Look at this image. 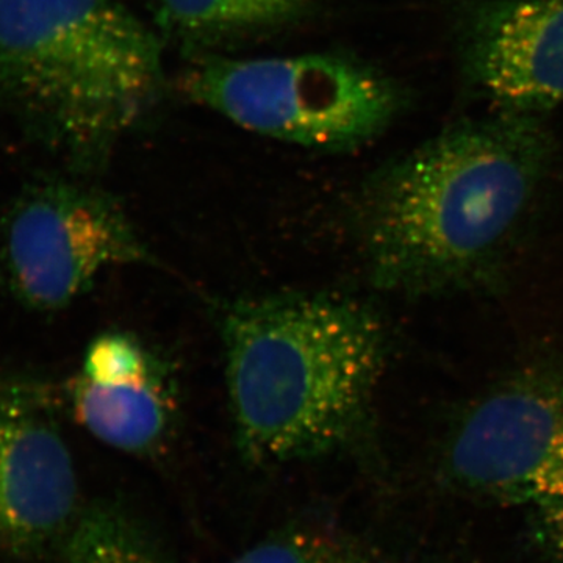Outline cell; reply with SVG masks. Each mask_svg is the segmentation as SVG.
Segmentation results:
<instances>
[{
	"label": "cell",
	"mask_w": 563,
	"mask_h": 563,
	"mask_svg": "<svg viewBox=\"0 0 563 563\" xmlns=\"http://www.w3.org/2000/svg\"><path fill=\"white\" fill-rule=\"evenodd\" d=\"M553 152L543 117L498 110L388 163L357 207L374 285L433 295L479 279L520 224Z\"/></svg>",
	"instance_id": "obj_1"
},
{
	"label": "cell",
	"mask_w": 563,
	"mask_h": 563,
	"mask_svg": "<svg viewBox=\"0 0 563 563\" xmlns=\"http://www.w3.org/2000/svg\"><path fill=\"white\" fill-rule=\"evenodd\" d=\"M220 328L244 461L287 465L357 442L385 358L368 307L329 292L261 296L225 306Z\"/></svg>",
	"instance_id": "obj_2"
},
{
	"label": "cell",
	"mask_w": 563,
	"mask_h": 563,
	"mask_svg": "<svg viewBox=\"0 0 563 563\" xmlns=\"http://www.w3.org/2000/svg\"><path fill=\"white\" fill-rule=\"evenodd\" d=\"M163 80L157 36L118 0H0V98L77 172L101 168Z\"/></svg>",
	"instance_id": "obj_3"
},
{
	"label": "cell",
	"mask_w": 563,
	"mask_h": 563,
	"mask_svg": "<svg viewBox=\"0 0 563 563\" xmlns=\"http://www.w3.org/2000/svg\"><path fill=\"white\" fill-rule=\"evenodd\" d=\"M181 90L246 131L325 151L354 150L376 139L407 102L383 70L342 54L211 55L192 63Z\"/></svg>",
	"instance_id": "obj_4"
},
{
	"label": "cell",
	"mask_w": 563,
	"mask_h": 563,
	"mask_svg": "<svg viewBox=\"0 0 563 563\" xmlns=\"http://www.w3.org/2000/svg\"><path fill=\"white\" fill-rule=\"evenodd\" d=\"M152 263L125 210L110 195L66 179L27 185L0 221V276L16 301L65 309L106 269Z\"/></svg>",
	"instance_id": "obj_5"
},
{
	"label": "cell",
	"mask_w": 563,
	"mask_h": 563,
	"mask_svg": "<svg viewBox=\"0 0 563 563\" xmlns=\"http://www.w3.org/2000/svg\"><path fill=\"white\" fill-rule=\"evenodd\" d=\"M451 487L498 504H529L563 487V377L528 374L466 412L448 440Z\"/></svg>",
	"instance_id": "obj_6"
},
{
	"label": "cell",
	"mask_w": 563,
	"mask_h": 563,
	"mask_svg": "<svg viewBox=\"0 0 563 563\" xmlns=\"http://www.w3.org/2000/svg\"><path fill=\"white\" fill-rule=\"evenodd\" d=\"M79 510V484L51 390L0 377V554L35 559L62 544Z\"/></svg>",
	"instance_id": "obj_7"
},
{
	"label": "cell",
	"mask_w": 563,
	"mask_h": 563,
	"mask_svg": "<svg viewBox=\"0 0 563 563\" xmlns=\"http://www.w3.org/2000/svg\"><path fill=\"white\" fill-rule=\"evenodd\" d=\"M463 76L498 110L543 117L563 102V0H476L462 10Z\"/></svg>",
	"instance_id": "obj_8"
},
{
	"label": "cell",
	"mask_w": 563,
	"mask_h": 563,
	"mask_svg": "<svg viewBox=\"0 0 563 563\" xmlns=\"http://www.w3.org/2000/svg\"><path fill=\"white\" fill-rule=\"evenodd\" d=\"M77 422L102 443L139 457H155L176 432V384L166 366L121 384H96L77 377L70 385Z\"/></svg>",
	"instance_id": "obj_9"
},
{
	"label": "cell",
	"mask_w": 563,
	"mask_h": 563,
	"mask_svg": "<svg viewBox=\"0 0 563 563\" xmlns=\"http://www.w3.org/2000/svg\"><path fill=\"white\" fill-rule=\"evenodd\" d=\"M60 548L62 563H174L154 529L114 501L80 510Z\"/></svg>",
	"instance_id": "obj_10"
},
{
	"label": "cell",
	"mask_w": 563,
	"mask_h": 563,
	"mask_svg": "<svg viewBox=\"0 0 563 563\" xmlns=\"http://www.w3.org/2000/svg\"><path fill=\"white\" fill-rule=\"evenodd\" d=\"M313 0H157L166 22L196 36L265 31L299 20Z\"/></svg>",
	"instance_id": "obj_11"
},
{
	"label": "cell",
	"mask_w": 563,
	"mask_h": 563,
	"mask_svg": "<svg viewBox=\"0 0 563 563\" xmlns=\"http://www.w3.org/2000/svg\"><path fill=\"white\" fill-rule=\"evenodd\" d=\"M163 362L139 336L107 332L88 346L80 376L96 384H121L161 369Z\"/></svg>",
	"instance_id": "obj_12"
},
{
	"label": "cell",
	"mask_w": 563,
	"mask_h": 563,
	"mask_svg": "<svg viewBox=\"0 0 563 563\" xmlns=\"http://www.w3.org/2000/svg\"><path fill=\"white\" fill-rule=\"evenodd\" d=\"M347 544L312 528L276 532L231 563H336Z\"/></svg>",
	"instance_id": "obj_13"
},
{
	"label": "cell",
	"mask_w": 563,
	"mask_h": 563,
	"mask_svg": "<svg viewBox=\"0 0 563 563\" xmlns=\"http://www.w3.org/2000/svg\"><path fill=\"white\" fill-rule=\"evenodd\" d=\"M533 537L543 551L563 561V487L532 504Z\"/></svg>",
	"instance_id": "obj_14"
},
{
	"label": "cell",
	"mask_w": 563,
	"mask_h": 563,
	"mask_svg": "<svg viewBox=\"0 0 563 563\" xmlns=\"http://www.w3.org/2000/svg\"><path fill=\"white\" fill-rule=\"evenodd\" d=\"M336 563H380L377 562L376 559L369 558V555H366L365 553H362V551L355 550V548H352L351 544H347L346 550H344V553L342 558H340V561Z\"/></svg>",
	"instance_id": "obj_15"
}]
</instances>
